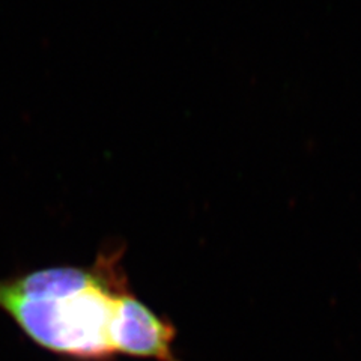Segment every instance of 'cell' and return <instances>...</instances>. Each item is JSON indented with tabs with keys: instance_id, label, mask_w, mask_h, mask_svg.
<instances>
[{
	"instance_id": "obj_1",
	"label": "cell",
	"mask_w": 361,
	"mask_h": 361,
	"mask_svg": "<svg viewBox=\"0 0 361 361\" xmlns=\"http://www.w3.org/2000/svg\"><path fill=\"white\" fill-rule=\"evenodd\" d=\"M127 290L121 252H107L90 268L54 267L0 280V310L53 354L109 361L116 354L111 329Z\"/></svg>"
},
{
	"instance_id": "obj_2",
	"label": "cell",
	"mask_w": 361,
	"mask_h": 361,
	"mask_svg": "<svg viewBox=\"0 0 361 361\" xmlns=\"http://www.w3.org/2000/svg\"><path fill=\"white\" fill-rule=\"evenodd\" d=\"M175 336V326L151 310L131 289L121 297L111 329V342L116 354L179 361L173 353Z\"/></svg>"
}]
</instances>
